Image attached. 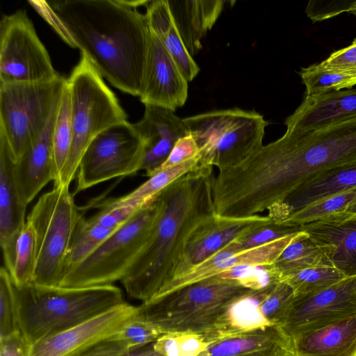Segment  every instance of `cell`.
<instances>
[{
  "mask_svg": "<svg viewBox=\"0 0 356 356\" xmlns=\"http://www.w3.org/2000/svg\"><path fill=\"white\" fill-rule=\"evenodd\" d=\"M213 167L197 165L156 195L159 211L148 238L121 282L147 301L177 274L194 232L214 215Z\"/></svg>",
  "mask_w": 356,
  "mask_h": 356,
  "instance_id": "3957f363",
  "label": "cell"
},
{
  "mask_svg": "<svg viewBox=\"0 0 356 356\" xmlns=\"http://www.w3.org/2000/svg\"><path fill=\"white\" fill-rule=\"evenodd\" d=\"M158 211L155 196L82 261L66 271L58 286L89 287L121 282L145 245Z\"/></svg>",
  "mask_w": 356,
  "mask_h": 356,
  "instance_id": "ba28073f",
  "label": "cell"
},
{
  "mask_svg": "<svg viewBox=\"0 0 356 356\" xmlns=\"http://www.w3.org/2000/svg\"><path fill=\"white\" fill-rule=\"evenodd\" d=\"M145 16L150 32L161 39L174 25L167 0L149 1Z\"/></svg>",
  "mask_w": 356,
  "mask_h": 356,
  "instance_id": "60d3db41",
  "label": "cell"
},
{
  "mask_svg": "<svg viewBox=\"0 0 356 356\" xmlns=\"http://www.w3.org/2000/svg\"><path fill=\"white\" fill-rule=\"evenodd\" d=\"M15 291L20 332L29 346L124 302L113 284L74 288L31 282Z\"/></svg>",
  "mask_w": 356,
  "mask_h": 356,
  "instance_id": "277c9868",
  "label": "cell"
},
{
  "mask_svg": "<svg viewBox=\"0 0 356 356\" xmlns=\"http://www.w3.org/2000/svg\"><path fill=\"white\" fill-rule=\"evenodd\" d=\"M200 156L199 147L193 136L189 134L177 140L165 161L154 174L159 170L174 167Z\"/></svg>",
  "mask_w": 356,
  "mask_h": 356,
  "instance_id": "b9f144b4",
  "label": "cell"
},
{
  "mask_svg": "<svg viewBox=\"0 0 356 356\" xmlns=\"http://www.w3.org/2000/svg\"><path fill=\"white\" fill-rule=\"evenodd\" d=\"M72 140L70 92L66 81L55 118L52 143L56 184L67 160Z\"/></svg>",
  "mask_w": 356,
  "mask_h": 356,
  "instance_id": "f546056e",
  "label": "cell"
},
{
  "mask_svg": "<svg viewBox=\"0 0 356 356\" xmlns=\"http://www.w3.org/2000/svg\"><path fill=\"white\" fill-rule=\"evenodd\" d=\"M183 119L199 147L198 165L219 170L238 165L261 147L269 124L255 111L238 108Z\"/></svg>",
  "mask_w": 356,
  "mask_h": 356,
  "instance_id": "52a82bcc",
  "label": "cell"
},
{
  "mask_svg": "<svg viewBox=\"0 0 356 356\" xmlns=\"http://www.w3.org/2000/svg\"><path fill=\"white\" fill-rule=\"evenodd\" d=\"M346 277L330 265L308 268L282 277L293 289L295 297L311 295L324 290Z\"/></svg>",
  "mask_w": 356,
  "mask_h": 356,
  "instance_id": "d6a6232c",
  "label": "cell"
},
{
  "mask_svg": "<svg viewBox=\"0 0 356 356\" xmlns=\"http://www.w3.org/2000/svg\"><path fill=\"white\" fill-rule=\"evenodd\" d=\"M273 221L275 220L268 216L231 218L215 213L205 220L191 236L184 261L174 278L215 254L252 229Z\"/></svg>",
  "mask_w": 356,
  "mask_h": 356,
  "instance_id": "ac0fdd59",
  "label": "cell"
},
{
  "mask_svg": "<svg viewBox=\"0 0 356 356\" xmlns=\"http://www.w3.org/2000/svg\"><path fill=\"white\" fill-rule=\"evenodd\" d=\"M291 338L293 356H356V315Z\"/></svg>",
  "mask_w": 356,
  "mask_h": 356,
  "instance_id": "603a6c76",
  "label": "cell"
},
{
  "mask_svg": "<svg viewBox=\"0 0 356 356\" xmlns=\"http://www.w3.org/2000/svg\"><path fill=\"white\" fill-rule=\"evenodd\" d=\"M59 74L24 10L0 21V83H40Z\"/></svg>",
  "mask_w": 356,
  "mask_h": 356,
  "instance_id": "7c38bea8",
  "label": "cell"
},
{
  "mask_svg": "<svg viewBox=\"0 0 356 356\" xmlns=\"http://www.w3.org/2000/svg\"><path fill=\"white\" fill-rule=\"evenodd\" d=\"M353 2V1H327L328 6H320L317 3L316 1H310L307 4L305 12L307 15H309L310 14L323 10V13H320L312 19L314 22L316 21H321L323 20V17L325 13H326V10H328L327 18L336 16L343 12L349 13L350 10L352 8Z\"/></svg>",
  "mask_w": 356,
  "mask_h": 356,
  "instance_id": "ee69618b",
  "label": "cell"
},
{
  "mask_svg": "<svg viewBox=\"0 0 356 356\" xmlns=\"http://www.w3.org/2000/svg\"><path fill=\"white\" fill-rule=\"evenodd\" d=\"M356 117V89L305 95L284 122L286 131L300 134Z\"/></svg>",
  "mask_w": 356,
  "mask_h": 356,
  "instance_id": "ffe728a7",
  "label": "cell"
},
{
  "mask_svg": "<svg viewBox=\"0 0 356 356\" xmlns=\"http://www.w3.org/2000/svg\"><path fill=\"white\" fill-rule=\"evenodd\" d=\"M145 144L127 120L111 126L90 142L83 154L75 193L141 170Z\"/></svg>",
  "mask_w": 356,
  "mask_h": 356,
  "instance_id": "8fae6325",
  "label": "cell"
},
{
  "mask_svg": "<svg viewBox=\"0 0 356 356\" xmlns=\"http://www.w3.org/2000/svg\"><path fill=\"white\" fill-rule=\"evenodd\" d=\"M320 63L327 69L356 74V38L349 46L334 51Z\"/></svg>",
  "mask_w": 356,
  "mask_h": 356,
  "instance_id": "7bdbcfd3",
  "label": "cell"
},
{
  "mask_svg": "<svg viewBox=\"0 0 356 356\" xmlns=\"http://www.w3.org/2000/svg\"><path fill=\"white\" fill-rule=\"evenodd\" d=\"M298 74L305 86L307 96L351 89L356 85V74L327 69L321 63L301 67Z\"/></svg>",
  "mask_w": 356,
  "mask_h": 356,
  "instance_id": "4dcf8cb0",
  "label": "cell"
},
{
  "mask_svg": "<svg viewBox=\"0 0 356 356\" xmlns=\"http://www.w3.org/2000/svg\"><path fill=\"white\" fill-rule=\"evenodd\" d=\"M198 356H293V341L280 327L268 326L213 338Z\"/></svg>",
  "mask_w": 356,
  "mask_h": 356,
  "instance_id": "44dd1931",
  "label": "cell"
},
{
  "mask_svg": "<svg viewBox=\"0 0 356 356\" xmlns=\"http://www.w3.org/2000/svg\"><path fill=\"white\" fill-rule=\"evenodd\" d=\"M61 37L79 48L102 77L139 97L151 32L145 14L124 0L47 3Z\"/></svg>",
  "mask_w": 356,
  "mask_h": 356,
  "instance_id": "7a4b0ae2",
  "label": "cell"
},
{
  "mask_svg": "<svg viewBox=\"0 0 356 356\" xmlns=\"http://www.w3.org/2000/svg\"><path fill=\"white\" fill-rule=\"evenodd\" d=\"M115 230L100 226L82 214L72 239L63 274L82 261Z\"/></svg>",
  "mask_w": 356,
  "mask_h": 356,
  "instance_id": "1f68e13d",
  "label": "cell"
},
{
  "mask_svg": "<svg viewBox=\"0 0 356 356\" xmlns=\"http://www.w3.org/2000/svg\"><path fill=\"white\" fill-rule=\"evenodd\" d=\"M355 202L356 188L298 210L281 222L301 226L335 213L347 211Z\"/></svg>",
  "mask_w": 356,
  "mask_h": 356,
  "instance_id": "836d02e7",
  "label": "cell"
},
{
  "mask_svg": "<svg viewBox=\"0 0 356 356\" xmlns=\"http://www.w3.org/2000/svg\"><path fill=\"white\" fill-rule=\"evenodd\" d=\"M356 165V117L307 132L286 131L219 171L214 188L227 215L246 218L282 203L302 186Z\"/></svg>",
  "mask_w": 356,
  "mask_h": 356,
  "instance_id": "6da1fadb",
  "label": "cell"
},
{
  "mask_svg": "<svg viewBox=\"0 0 356 356\" xmlns=\"http://www.w3.org/2000/svg\"><path fill=\"white\" fill-rule=\"evenodd\" d=\"M216 276L232 280L246 289L258 291L274 286L281 281V275L273 264L237 266Z\"/></svg>",
  "mask_w": 356,
  "mask_h": 356,
  "instance_id": "e575fe53",
  "label": "cell"
},
{
  "mask_svg": "<svg viewBox=\"0 0 356 356\" xmlns=\"http://www.w3.org/2000/svg\"><path fill=\"white\" fill-rule=\"evenodd\" d=\"M159 40L186 80L193 81L199 73L200 67L186 49L175 25Z\"/></svg>",
  "mask_w": 356,
  "mask_h": 356,
  "instance_id": "ab89813d",
  "label": "cell"
},
{
  "mask_svg": "<svg viewBox=\"0 0 356 356\" xmlns=\"http://www.w3.org/2000/svg\"><path fill=\"white\" fill-rule=\"evenodd\" d=\"M81 216L70 186H53L51 191L39 197L26 218L36 236V262L32 283L48 286L59 285Z\"/></svg>",
  "mask_w": 356,
  "mask_h": 356,
  "instance_id": "9c48e42d",
  "label": "cell"
},
{
  "mask_svg": "<svg viewBox=\"0 0 356 356\" xmlns=\"http://www.w3.org/2000/svg\"><path fill=\"white\" fill-rule=\"evenodd\" d=\"M15 286L4 266L0 270V339L19 333Z\"/></svg>",
  "mask_w": 356,
  "mask_h": 356,
  "instance_id": "8d00e7d4",
  "label": "cell"
},
{
  "mask_svg": "<svg viewBox=\"0 0 356 356\" xmlns=\"http://www.w3.org/2000/svg\"><path fill=\"white\" fill-rule=\"evenodd\" d=\"M57 108L40 137L14 163L15 184L26 207L49 181L55 180L52 135Z\"/></svg>",
  "mask_w": 356,
  "mask_h": 356,
  "instance_id": "7402d4cb",
  "label": "cell"
},
{
  "mask_svg": "<svg viewBox=\"0 0 356 356\" xmlns=\"http://www.w3.org/2000/svg\"><path fill=\"white\" fill-rule=\"evenodd\" d=\"M252 291L216 275L142 302L135 316L163 334L193 333L207 338L229 306Z\"/></svg>",
  "mask_w": 356,
  "mask_h": 356,
  "instance_id": "5b68a950",
  "label": "cell"
},
{
  "mask_svg": "<svg viewBox=\"0 0 356 356\" xmlns=\"http://www.w3.org/2000/svg\"><path fill=\"white\" fill-rule=\"evenodd\" d=\"M301 230L346 277L356 275V213H335L301 225Z\"/></svg>",
  "mask_w": 356,
  "mask_h": 356,
  "instance_id": "2e32d148",
  "label": "cell"
},
{
  "mask_svg": "<svg viewBox=\"0 0 356 356\" xmlns=\"http://www.w3.org/2000/svg\"><path fill=\"white\" fill-rule=\"evenodd\" d=\"M349 13H352L356 15V1H354L352 5V8L349 11Z\"/></svg>",
  "mask_w": 356,
  "mask_h": 356,
  "instance_id": "681fc988",
  "label": "cell"
},
{
  "mask_svg": "<svg viewBox=\"0 0 356 356\" xmlns=\"http://www.w3.org/2000/svg\"><path fill=\"white\" fill-rule=\"evenodd\" d=\"M282 277L321 265L332 266L309 235L300 232L273 264Z\"/></svg>",
  "mask_w": 356,
  "mask_h": 356,
  "instance_id": "f1b7e54d",
  "label": "cell"
},
{
  "mask_svg": "<svg viewBox=\"0 0 356 356\" xmlns=\"http://www.w3.org/2000/svg\"><path fill=\"white\" fill-rule=\"evenodd\" d=\"M356 315V275L319 292L294 297L280 327L291 337Z\"/></svg>",
  "mask_w": 356,
  "mask_h": 356,
  "instance_id": "4fadbf2b",
  "label": "cell"
},
{
  "mask_svg": "<svg viewBox=\"0 0 356 356\" xmlns=\"http://www.w3.org/2000/svg\"><path fill=\"white\" fill-rule=\"evenodd\" d=\"M162 335L154 325L134 315L108 339L124 342L134 349L154 343Z\"/></svg>",
  "mask_w": 356,
  "mask_h": 356,
  "instance_id": "f35d334b",
  "label": "cell"
},
{
  "mask_svg": "<svg viewBox=\"0 0 356 356\" xmlns=\"http://www.w3.org/2000/svg\"><path fill=\"white\" fill-rule=\"evenodd\" d=\"M67 83L71 98L72 140L65 167L54 186H70L94 138L111 126L127 120L114 93L84 56H81Z\"/></svg>",
  "mask_w": 356,
  "mask_h": 356,
  "instance_id": "8992f818",
  "label": "cell"
},
{
  "mask_svg": "<svg viewBox=\"0 0 356 356\" xmlns=\"http://www.w3.org/2000/svg\"><path fill=\"white\" fill-rule=\"evenodd\" d=\"M121 356H163L154 349V343L131 349Z\"/></svg>",
  "mask_w": 356,
  "mask_h": 356,
  "instance_id": "7dc6e473",
  "label": "cell"
},
{
  "mask_svg": "<svg viewBox=\"0 0 356 356\" xmlns=\"http://www.w3.org/2000/svg\"><path fill=\"white\" fill-rule=\"evenodd\" d=\"M355 188L356 165L332 171L296 189L269 209L268 216L281 222L298 210Z\"/></svg>",
  "mask_w": 356,
  "mask_h": 356,
  "instance_id": "d4e9b609",
  "label": "cell"
},
{
  "mask_svg": "<svg viewBox=\"0 0 356 356\" xmlns=\"http://www.w3.org/2000/svg\"><path fill=\"white\" fill-rule=\"evenodd\" d=\"M200 156L177 165L159 170L131 193L119 198L109 199L104 202L118 207L138 209L153 199L170 184L193 170Z\"/></svg>",
  "mask_w": 356,
  "mask_h": 356,
  "instance_id": "83f0119b",
  "label": "cell"
},
{
  "mask_svg": "<svg viewBox=\"0 0 356 356\" xmlns=\"http://www.w3.org/2000/svg\"><path fill=\"white\" fill-rule=\"evenodd\" d=\"M145 144L142 170L151 177L165 161L177 140L190 133L184 121L170 109L145 105L144 115L134 124Z\"/></svg>",
  "mask_w": 356,
  "mask_h": 356,
  "instance_id": "d6986e66",
  "label": "cell"
},
{
  "mask_svg": "<svg viewBox=\"0 0 356 356\" xmlns=\"http://www.w3.org/2000/svg\"><path fill=\"white\" fill-rule=\"evenodd\" d=\"M130 350L124 342L106 339L76 356H121Z\"/></svg>",
  "mask_w": 356,
  "mask_h": 356,
  "instance_id": "f6af8a7d",
  "label": "cell"
},
{
  "mask_svg": "<svg viewBox=\"0 0 356 356\" xmlns=\"http://www.w3.org/2000/svg\"><path fill=\"white\" fill-rule=\"evenodd\" d=\"M174 25L193 56L202 49V38L221 14L222 0H167Z\"/></svg>",
  "mask_w": 356,
  "mask_h": 356,
  "instance_id": "cb8c5ba5",
  "label": "cell"
},
{
  "mask_svg": "<svg viewBox=\"0 0 356 356\" xmlns=\"http://www.w3.org/2000/svg\"><path fill=\"white\" fill-rule=\"evenodd\" d=\"M67 79L0 83V136L15 162L40 137L56 110Z\"/></svg>",
  "mask_w": 356,
  "mask_h": 356,
  "instance_id": "30bf717a",
  "label": "cell"
},
{
  "mask_svg": "<svg viewBox=\"0 0 356 356\" xmlns=\"http://www.w3.org/2000/svg\"><path fill=\"white\" fill-rule=\"evenodd\" d=\"M14 160L0 136V244L7 243L24 225L26 207L21 201L15 181Z\"/></svg>",
  "mask_w": 356,
  "mask_h": 356,
  "instance_id": "484cf974",
  "label": "cell"
},
{
  "mask_svg": "<svg viewBox=\"0 0 356 356\" xmlns=\"http://www.w3.org/2000/svg\"><path fill=\"white\" fill-rule=\"evenodd\" d=\"M347 211L356 213V202H355L348 207Z\"/></svg>",
  "mask_w": 356,
  "mask_h": 356,
  "instance_id": "c3c4849f",
  "label": "cell"
},
{
  "mask_svg": "<svg viewBox=\"0 0 356 356\" xmlns=\"http://www.w3.org/2000/svg\"><path fill=\"white\" fill-rule=\"evenodd\" d=\"M139 97L145 105L173 112L184 106L188 98V81L162 42L152 33Z\"/></svg>",
  "mask_w": 356,
  "mask_h": 356,
  "instance_id": "9a60e30c",
  "label": "cell"
},
{
  "mask_svg": "<svg viewBox=\"0 0 356 356\" xmlns=\"http://www.w3.org/2000/svg\"><path fill=\"white\" fill-rule=\"evenodd\" d=\"M207 344L206 338L200 334L170 333L154 341V347L163 356H198Z\"/></svg>",
  "mask_w": 356,
  "mask_h": 356,
  "instance_id": "74e56055",
  "label": "cell"
},
{
  "mask_svg": "<svg viewBox=\"0 0 356 356\" xmlns=\"http://www.w3.org/2000/svg\"><path fill=\"white\" fill-rule=\"evenodd\" d=\"M36 246L35 232L28 220L13 238L1 245L3 266L17 288L32 282L36 262Z\"/></svg>",
  "mask_w": 356,
  "mask_h": 356,
  "instance_id": "4316f807",
  "label": "cell"
},
{
  "mask_svg": "<svg viewBox=\"0 0 356 356\" xmlns=\"http://www.w3.org/2000/svg\"><path fill=\"white\" fill-rule=\"evenodd\" d=\"M29 349L21 332L0 339V356H28Z\"/></svg>",
  "mask_w": 356,
  "mask_h": 356,
  "instance_id": "bcb514c9",
  "label": "cell"
},
{
  "mask_svg": "<svg viewBox=\"0 0 356 356\" xmlns=\"http://www.w3.org/2000/svg\"><path fill=\"white\" fill-rule=\"evenodd\" d=\"M300 231H302L301 226L273 221L252 229L223 248L229 252H239L294 234Z\"/></svg>",
  "mask_w": 356,
  "mask_h": 356,
  "instance_id": "d590c367",
  "label": "cell"
},
{
  "mask_svg": "<svg viewBox=\"0 0 356 356\" xmlns=\"http://www.w3.org/2000/svg\"><path fill=\"white\" fill-rule=\"evenodd\" d=\"M136 312L125 302L70 328L47 336L29 346L28 356H76L108 339Z\"/></svg>",
  "mask_w": 356,
  "mask_h": 356,
  "instance_id": "5bb4252c",
  "label": "cell"
},
{
  "mask_svg": "<svg viewBox=\"0 0 356 356\" xmlns=\"http://www.w3.org/2000/svg\"><path fill=\"white\" fill-rule=\"evenodd\" d=\"M299 232L239 252H229L222 248L172 280L155 296L216 276L234 267L272 264Z\"/></svg>",
  "mask_w": 356,
  "mask_h": 356,
  "instance_id": "e0dca14e",
  "label": "cell"
}]
</instances>
